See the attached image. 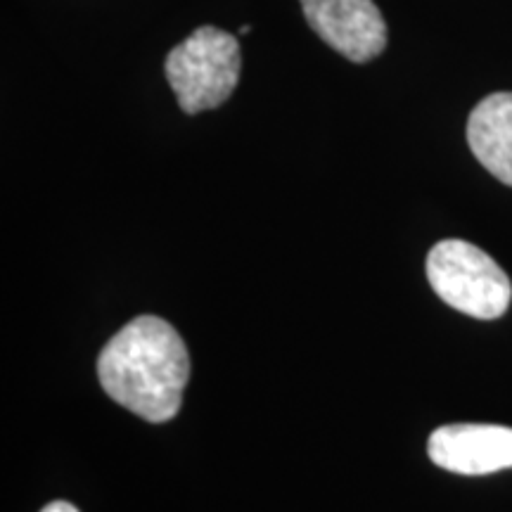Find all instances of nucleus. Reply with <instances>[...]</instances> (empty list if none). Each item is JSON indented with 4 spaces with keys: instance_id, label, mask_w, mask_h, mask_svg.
Here are the masks:
<instances>
[{
    "instance_id": "nucleus-1",
    "label": "nucleus",
    "mask_w": 512,
    "mask_h": 512,
    "mask_svg": "<svg viewBox=\"0 0 512 512\" xmlns=\"http://www.w3.org/2000/svg\"><path fill=\"white\" fill-rule=\"evenodd\" d=\"M98 377L119 406L147 422H166L181 411L190 356L166 320L140 316L100 351Z\"/></svg>"
},
{
    "instance_id": "nucleus-2",
    "label": "nucleus",
    "mask_w": 512,
    "mask_h": 512,
    "mask_svg": "<svg viewBox=\"0 0 512 512\" xmlns=\"http://www.w3.org/2000/svg\"><path fill=\"white\" fill-rule=\"evenodd\" d=\"M240 43L228 31L200 27L166 57L164 72L178 107L200 114L221 107L240 81Z\"/></svg>"
},
{
    "instance_id": "nucleus-3",
    "label": "nucleus",
    "mask_w": 512,
    "mask_h": 512,
    "mask_svg": "<svg viewBox=\"0 0 512 512\" xmlns=\"http://www.w3.org/2000/svg\"><path fill=\"white\" fill-rule=\"evenodd\" d=\"M427 278L441 302L479 320L501 318L512 299L510 278L482 249L444 240L427 254Z\"/></svg>"
},
{
    "instance_id": "nucleus-4",
    "label": "nucleus",
    "mask_w": 512,
    "mask_h": 512,
    "mask_svg": "<svg viewBox=\"0 0 512 512\" xmlns=\"http://www.w3.org/2000/svg\"><path fill=\"white\" fill-rule=\"evenodd\" d=\"M306 24L347 60L363 64L387 46V24L373 0H299Z\"/></svg>"
},
{
    "instance_id": "nucleus-5",
    "label": "nucleus",
    "mask_w": 512,
    "mask_h": 512,
    "mask_svg": "<svg viewBox=\"0 0 512 512\" xmlns=\"http://www.w3.org/2000/svg\"><path fill=\"white\" fill-rule=\"evenodd\" d=\"M427 453L441 470L456 475H491L512 467V430L501 425H446L432 432Z\"/></svg>"
},
{
    "instance_id": "nucleus-6",
    "label": "nucleus",
    "mask_w": 512,
    "mask_h": 512,
    "mask_svg": "<svg viewBox=\"0 0 512 512\" xmlns=\"http://www.w3.org/2000/svg\"><path fill=\"white\" fill-rule=\"evenodd\" d=\"M467 143L479 164L512 188V93H494L472 110Z\"/></svg>"
},
{
    "instance_id": "nucleus-7",
    "label": "nucleus",
    "mask_w": 512,
    "mask_h": 512,
    "mask_svg": "<svg viewBox=\"0 0 512 512\" xmlns=\"http://www.w3.org/2000/svg\"><path fill=\"white\" fill-rule=\"evenodd\" d=\"M41 512H79V510H76L74 505L67 501H55V503H48Z\"/></svg>"
}]
</instances>
